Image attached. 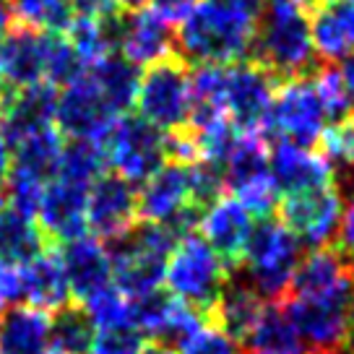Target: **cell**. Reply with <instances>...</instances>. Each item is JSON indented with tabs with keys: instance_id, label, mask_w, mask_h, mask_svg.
<instances>
[{
	"instance_id": "cell-17",
	"label": "cell",
	"mask_w": 354,
	"mask_h": 354,
	"mask_svg": "<svg viewBox=\"0 0 354 354\" xmlns=\"http://www.w3.org/2000/svg\"><path fill=\"white\" fill-rule=\"evenodd\" d=\"M47 34L11 26L0 37V88L19 91L44 81Z\"/></svg>"
},
{
	"instance_id": "cell-22",
	"label": "cell",
	"mask_w": 354,
	"mask_h": 354,
	"mask_svg": "<svg viewBox=\"0 0 354 354\" xmlns=\"http://www.w3.org/2000/svg\"><path fill=\"white\" fill-rule=\"evenodd\" d=\"M24 274V299H29V305L42 313H57L66 305H71V287H68L66 271L57 253L44 250L29 263L21 266Z\"/></svg>"
},
{
	"instance_id": "cell-2",
	"label": "cell",
	"mask_w": 354,
	"mask_h": 354,
	"mask_svg": "<svg viewBox=\"0 0 354 354\" xmlns=\"http://www.w3.org/2000/svg\"><path fill=\"white\" fill-rule=\"evenodd\" d=\"M308 8L299 0H263L253 39V60L279 81L297 78L313 66Z\"/></svg>"
},
{
	"instance_id": "cell-15",
	"label": "cell",
	"mask_w": 354,
	"mask_h": 354,
	"mask_svg": "<svg viewBox=\"0 0 354 354\" xmlns=\"http://www.w3.org/2000/svg\"><path fill=\"white\" fill-rule=\"evenodd\" d=\"M198 230L211 250L221 258V263L230 271H237L253 232V216L232 196H221L201 211Z\"/></svg>"
},
{
	"instance_id": "cell-49",
	"label": "cell",
	"mask_w": 354,
	"mask_h": 354,
	"mask_svg": "<svg viewBox=\"0 0 354 354\" xmlns=\"http://www.w3.org/2000/svg\"><path fill=\"white\" fill-rule=\"evenodd\" d=\"M6 209V198H3V193H0V211Z\"/></svg>"
},
{
	"instance_id": "cell-39",
	"label": "cell",
	"mask_w": 354,
	"mask_h": 354,
	"mask_svg": "<svg viewBox=\"0 0 354 354\" xmlns=\"http://www.w3.org/2000/svg\"><path fill=\"white\" fill-rule=\"evenodd\" d=\"M201 0H151V11L167 21L169 26L183 24L190 16V11L198 6Z\"/></svg>"
},
{
	"instance_id": "cell-12",
	"label": "cell",
	"mask_w": 354,
	"mask_h": 354,
	"mask_svg": "<svg viewBox=\"0 0 354 354\" xmlns=\"http://www.w3.org/2000/svg\"><path fill=\"white\" fill-rule=\"evenodd\" d=\"M91 185L71 183L63 177H53L44 185L42 201L37 209V227L44 234L47 245L71 243L86 234V201Z\"/></svg>"
},
{
	"instance_id": "cell-5",
	"label": "cell",
	"mask_w": 354,
	"mask_h": 354,
	"mask_svg": "<svg viewBox=\"0 0 354 354\" xmlns=\"http://www.w3.org/2000/svg\"><path fill=\"white\" fill-rule=\"evenodd\" d=\"M230 274L232 271L221 263V258L201 234H188L167 258L165 287L172 297L209 318L224 287L230 284Z\"/></svg>"
},
{
	"instance_id": "cell-52",
	"label": "cell",
	"mask_w": 354,
	"mask_h": 354,
	"mask_svg": "<svg viewBox=\"0 0 354 354\" xmlns=\"http://www.w3.org/2000/svg\"><path fill=\"white\" fill-rule=\"evenodd\" d=\"M47 354H57V352H47Z\"/></svg>"
},
{
	"instance_id": "cell-45",
	"label": "cell",
	"mask_w": 354,
	"mask_h": 354,
	"mask_svg": "<svg viewBox=\"0 0 354 354\" xmlns=\"http://www.w3.org/2000/svg\"><path fill=\"white\" fill-rule=\"evenodd\" d=\"M11 29V8L0 0V37Z\"/></svg>"
},
{
	"instance_id": "cell-26",
	"label": "cell",
	"mask_w": 354,
	"mask_h": 354,
	"mask_svg": "<svg viewBox=\"0 0 354 354\" xmlns=\"http://www.w3.org/2000/svg\"><path fill=\"white\" fill-rule=\"evenodd\" d=\"M88 76L94 78L102 97L107 100L118 115H125L136 104V91H138V68L128 63L122 55H107L97 66H91Z\"/></svg>"
},
{
	"instance_id": "cell-11",
	"label": "cell",
	"mask_w": 354,
	"mask_h": 354,
	"mask_svg": "<svg viewBox=\"0 0 354 354\" xmlns=\"http://www.w3.org/2000/svg\"><path fill=\"white\" fill-rule=\"evenodd\" d=\"M279 78L271 76L253 57L227 66V86H224V110L227 118L240 133H263L266 118L274 102Z\"/></svg>"
},
{
	"instance_id": "cell-9",
	"label": "cell",
	"mask_w": 354,
	"mask_h": 354,
	"mask_svg": "<svg viewBox=\"0 0 354 354\" xmlns=\"http://www.w3.org/2000/svg\"><path fill=\"white\" fill-rule=\"evenodd\" d=\"M118 120L120 115L107 104L88 73L63 86L57 94L55 122L60 136H68V141H91L104 146Z\"/></svg>"
},
{
	"instance_id": "cell-1",
	"label": "cell",
	"mask_w": 354,
	"mask_h": 354,
	"mask_svg": "<svg viewBox=\"0 0 354 354\" xmlns=\"http://www.w3.org/2000/svg\"><path fill=\"white\" fill-rule=\"evenodd\" d=\"M258 16L232 0H201L183 24H177L175 50L183 60L232 66L253 53Z\"/></svg>"
},
{
	"instance_id": "cell-37",
	"label": "cell",
	"mask_w": 354,
	"mask_h": 354,
	"mask_svg": "<svg viewBox=\"0 0 354 354\" xmlns=\"http://www.w3.org/2000/svg\"><path fill=\"white\" fill-rule=\"evenodd\" d=\"M144 346V333L136 326H115L94 331L91 354H141Z\"/></svg>"
},
{
	"instance_id": "cell-20",
	"label": "cell",
	"mask_w": 354,
	"mask_h": 354,
	"mask_svg": "<svg viewBox=\"0 0 354 354\" xmlns=\"http://www.w3.org/2000/svg\"><path fill=\"white\" fill-rule=\"evenodd\" d=\"M55 104L57 91L47 81H39V84L19 88V91H8L6 107H3V120H0L3 138L13 146L32 133L50 128L55 120Z\"/></svg>"
},
{
	"instance_id": "cell-32",
	"label": "cell",
	"mask_w": 354,
	"mask_h": 354,
	"mask_svg": "<svg viewBox=\"0 0 354 354\" xmlns=\"http://www.w3.org/2000/svg\"><path fill=\"white\" fill-rule=\"evenodd\" d=\"M84 313L94 326V331L100 328H115V326H133L131 323V297H125L120 289L107 284L97 289L94 295H88L81 302Z\"/></svg>"
},
{
	"instance_id": "cell-35",
	"label": "cell",
	"mask_w": 354,
	"mask_h": 354,
	"mask_svg": "<svg viewBox=\"0 0 354 354\" xmlns=\"http://www.w3.org/2000/svg\"><path fill=\"white\" fill-rule=\"evenodd\" d=\"M188 169H190V198H193V206L203 211L209 203L221 198V193H224L221 167L198 159V162L188 165Z\"/></svg>"
},
{
	"instance_id": "cell-10",
	"label": "cell",
	"mask_w": 354,
	"mask_h": 354,
	"mask_svg": "<svg viewBox=\"0 0 354 354\" xmlns=\"http://www.w3.org/2000/svg\"><path fill=\"white\" fill-rule=\"evenodd\" d=\"M344 214V196L336 188V183L326 188H315L308 193H295L279 203L281 224L297 237L299 243L318 250L331 248L339 234Z\"/></svg>"
},
{
	"instance_id": "cell-31",
	"label": "cell",
	"mask_w": 354,
	"mask_h": 354,
	"mask_svg": "<svg viewBox=\"0 0 354 354\" xmlns=\"http://www.w3.org/2000/svg\"><path fill=\"white\" fill-rule=\"evenodd\" d=\"M104 167H107V154H104L102 144L68 141V144H63V154H60L55 177L81 183V185H91L97 177L104 175Z\"/></svg>"
},
{
	"instance_id": "cell-41",
	"label": "cell",
	"mask_w": 354,
	"mask_h": 354,
	"mask_svg": "<svg viewBox=\"0 0 354 354\" xmlns=\"http://www.w3.org/2000/svg\"><path fill=\"white\" fill-rule=\"evenodd\" d=\"M71 8L76 16H86V19H102V16L118 13L112 0H71Z\"/></svg>"
},
{
	"instance_id": "cell-50",
	"label": "cell",
	"mask_w": 354,
	"mask_h": 354,
	"mask_svg": "<svg viewBox=\"0 0 354 354\" xmlns=\"http://www.w3.org/2000/svg\"><path fill=\"white\" fill-rule=\"evenodd\" d=\"M250 354H284V352H250Z\"/></svg>"
},
{
	"instance_id": "cell-38",
	"label": "cell",
	"mask_w": 354,
	"mask_h": 354,
	"mask_svg": "<svg viewBox=\"0 0 354 354\" xmlns=\"http://www.w3.org/2000/svg\"><path fill=\"white\" fill-rule=\"evenodd\" d=\"M183 354H243L240 352V342H234L232 336L216 328L214 323H203L198 331L193 333L190 339L180 344Z\"/></svg>"
},
{
	"instance_id": "cell-3",
	"label": "cell",
	"mask_w": 354,
	"mask_h": 354,
	"mask_svg": "<svg viewBox=\"0 0 354 354\" xmlns=\"http://www.w3.org/2000/svg\"><path fill=\"white\" fill-rule=\"evenodd\" d=\"M302 258V243L277 219H261L253 224V232L245 248L243 281L263 302L281 305L289 297L292 277Z\"/></svg>"
},
{
	"instance_id": "cell-51",
	"label": "cell",
	"mask_w": 354,
	"mask_h": 354,
	"mask_svg": "<svg viewBox=\"0 0 354 354\" xmlns=\"http://www.w3.org/2000/svg\"><path fill=\"white\" fill-rule=\"evenodd\" d=\"M346 3H352V6H354V0H346Z\"/></svg>"
},
{
	"instance_id": "cell-34",
	"label": "cell",
	"mask_w": 354,
	"mask_h": 354,
	"mask_svg": "<svg viewBox=\"0 0 354 354\" xmlns=\"http://www.w3.org/2000/svg\"><path fill=\"white\" fill-rule=\"evenodd\" d=\"M44 185L47 183H39L37 177L24 175L19 169H11V175H8L6 185H3L6 188V193H3L6 209L16 211V214H21L26 219H34L37 209H39V201H42Z\"/></svg>"
},
{
	"instance_id": "cell-42",
	"label": "cell",
	"mask_w": 354,
	"mask_h": 354,
	"mask_svg": "<svg viewBox=\"0 0 354 354\" xmlns=\"http://www.w3.org/2000/svg\"><path fill=\"white\" fill-rule=\"evenodd\" d=\"M342 73V84H344V94H346V102H349V112L354 110V55H349L344 60V66L339 68Z\"/></svg>"
},
{
	"instance_id": "cell-40",
	"label": "cell",
	"mask_w": 354,
	"mask_h": 354,
	"mask_svg": "<svg viewBox=\"0 0 354 354\" xmlns=\"http://www.w3.org/2000/svg\"><path fill=\"white\" fill-rule=\"evenodd\" d=\"M339 250H342L349 261H354V196L349 198V206L342 214V224H339Z\"/></svg>"
},
{
	"instance_id": "cell-14",
	"label": "cell",
	"mask_w": 354,
	"mask_h": 354,
	"mask_svg": "<svg viewBox=\"0 0 354 354\" xmlns=\"http://www.w3.org/2000/svg\"><path fill=\"white\" fill-rule=\"evenodd\" d=\"M268 169L277 183L279 193H308L315 188H326L336 180V169L313 146H302L295 141H277L268 149Z\"/></svg>"
},
{
	"instance_id": "cell-27",
	"label": "cell",
	"mask_w": 354,
	"mask_h": 354,
	"mask_svg": "<svg viewBox=\"0 0 354 354\" xmlns=\"http://www.w3.org/2000/svg\"><path fill=\"white\" fill-rule=\"evenodd\" d=\"M245 344L250 346V352H284V354H302V344L295 331V326L289 321L284 305L263 302V308L258 313V321L248 333Z\"/></svg>"
},
{
	"instance_id": "cell-6",
	"label": "cell",
	"mask_w": 354,
	"mask_h": 354,
	"mask_svg": "<svg viewBox=\"0 0 354 354\" xmlns=\"http://www.w3.org/2000/svg\"><path fill=\"white\" fill-rule=\"evenodd\" d=\"M136 107L138 118L151 122L156 131L172 133L185 128L190 115L188 60H183L175 53L146 68L138 78Z\"/></svg>"
},
{
	"instance_id": "cell-19",
	"label": "cell",
	"mask_w": 354,
	"mask_h": 354,
	"mask_svg": "<svg viewBox=\"0 0 354 354\" xmlns=\"http://www.w3.org/2000/svg\"><path fill=\"white\" fill-rule=\"evenodd\" d=\"M122 57L133 66H154L165 57L175 55V34L172 26L162 21L151 8L131 11L120 16V39H118Z\"/></svg>"
},
{
	"instance_id": "cell-28",
	"label": "cell",
	"mask_w": 354,
	"mask_h": 354,
	"mask_svg": "<svg viewBox=\"0 0 354 354\" xmlns=\"http://www.w3.org/2000/svg\"><path fill=\"white\" fill-rule=\"evenodd\" d=\"M47 250V240L34 219L11 209L0 211V261L24 266Z\"/></svg>"
},
{
	"instance_id": "cell-16",
	"label": "cell",
	"mask_w": 354,
	"mask_h": 354,
	"mask_svg": "<svg viewBox=\"0 0 354 354\" xmlns=\"http://www.w3.org/2000/svg\"><path fill=\"white\" fill-rule=\"evenodd\" d=\"M138 219L165 224L193 206L190 198V169L188 165L165 162L154 175L136 190Z\"/></svg>"
},
{
	"instance_id": "cell-44",
	"label": "cell",
	"mask_w": 354,
	"mask_h": 354,
	"mask_svg": "<svg viewBox=\"0 0 354 354\" xmlns=\"http://www.w3.org/2000/svg\"><path fill=\"white\" fill-rule=\"evenodd\" d=\"M146 0H112V6L118 8V11H138V8H144Z\"/></svg>"
},
{
	"instance_id": "cell-43",
	"label": "cell",
	"mask_w": 354,
	"mask_h": 354,
	"mask_svg": "<svg viewBox=\"0 0 354 354\" xmlns=\"http://www.w3.org/2000/svg\"><path fill=\"white\" fill-rule=\"evenodd\" d=\"M11 169H13V149H11V144L3 138V133H0V188L6 185Z\"/></svg>"
},
{
	"instance_id": "cell-36",
	"label": "cell",
	"mask_w": 354,
	"mask_h": 354,
	"mask_svg": "<svg viewBox=\"0 0 354 354\" xmlns=\"http://www.w3.org/2000/svg\"><path fill=\"white\" fill-rule=\"evenodd\" d=\"M315 91L323 102V110H326V118L331 120H342L349 115V102H346V94H344V84H342V73L336 66H323L315 78Z\"/></svg>"
},
{
	"instance_id": "cell-46",
	"label": "cell",
	"mask_w": 354,
	"mask_h": 354,
	"mask_svg": "<svg viewBox=\"0 0 354 354\" xmlns=\"http://www.w3.org/2000/svg\"><path fill=\"white\" fill-rule=\"evenodd\" d=\"M141 354H175V352L169 346H165V344H151V346H144Z\"/></svg>"
},
{
	"instance_id": "cell-24",
	"label": "cell",
	"mask_w": 354,
	"mask_h": 354,
	"mask_svg": "<svg viewBox=\"0 0 354 354\" xmlns=\"http://www.w3.org/2000/svg\"><path fill=\"white\" fill-rule=\"evenodd\" d=\"M261 308H263V299L258 297L243 279H234L224 287L221 297L216 299L214 310L209 313V323L221 328L227 336H232L234 342H245L253 323L258 321Z\"/></svg>"
},
{
	"instance_id": "cell-30",
	"label": "cell",
	"mask_w": 354,
	"mask_h": 354,
	"mask_svg": "<svg viewBox=\"0 0 354 354\" xmlns=\"http://www.w3.org/2000/svg\"><path fill=\"white\" fill-rule=\"evenodd\" d=\"M11 16L16 19V26L39 34H63L76 19L71 0H13Z\"/></svg>"
},
{
	"instance_id": "cell-25",
	"label": "cell",
	"mask_w": 354,
	"mask_h": 354,
	"mask_svg": "<svg viewBox=\"0 0 354 354\" xmlns=\"http://www.w3.org/2000/svg\"><path fill=\"white\" fill-rule=\"evenodd\" d=\"M13 169L37 177L39 183H50L57 175L60 154H63V136L53 125L32 133L13 144Z\"/></svg>"
},
{
	"instance_id": "cell-33",
	"label": "cell",
	"mask_w": 354,
	"mask_h": 354,
	"mask_svg": "<svg viewBox=\"0 0 354 354\" xmlns=\"http://www.w3.org/2000/svg\"><path fill=\"white\" fill-rule=\"evenodd\" d=\"M86 73L84 60L76 55L66 37L47 34V53H44V81L53 86H68Z\"/></svg>"
},
{
	"instance_id": "cell-18",
	"label": "cell",
	"mask_w": 354,
	"mask_h": 354,
	"mask_svg": "<svg viewBox=\"0 0 354 354\" xmlns=\"http://www.w3.org/2000/svg\"><path fill=\"white\" fill-rule=\"evenodd\" d=\"M57 258L66 271L71 295L78 302H84L97 289L112 284V261L107 245L102 243L100 237L81 234L71 243H63Z\"/></svg>"
},
{
	"instance_id": "cell-13",
	"label": "cell",
	"mask_w": 354,
	"mask_h": 354,
	"mask_svg": "<svg viewBox=\"0 0 354 354\" xmlns=\"http://www.w3.org/2000/svg\"><path fill=\"white\" fill-rule=\"evenodd\" d=\"M138 221L136 188L118 175H100L86 201V227L102 243L118 240Z\"/></svg>"
},
{
	"instance_id": "cell-29",
	"label": "cell",
	"mask_w": 354,
	"mask_h": 354,
	"mask_svg": "<svg viewBox=\"0 0 354 354\" xmlns=\"http://www.w3.org/2000/svg\"><path fill=\"white\" fill-rule=\"evenodd\" d=\"M94 326L81 305H66L50 315V346L57 354H91Z\"/></svg>"
},
{
	"instance_id": "cell-4",
	"label": "cell",
	"mask_w": 354,
	"mask_h": 354,
	"mask_svg": "<svg viewBox=\"0 0 354 354\" xmlns=\"http://www.w3.org/2000/svg\"><path fill=\"white\" fill-rule=\"evenodd\" d=\"M281 305L308 354H346L352 342L354 284L315 297H287Z\"/></svg>"
},
{
	"instance_id": "cell-21",
	"label": "cell",
	"mask_w": 354,
	"mask_h": 354,
	"mask_svg": "<svg viewBox=\"0 0 354 354\" xmlns=\"http://www.w3.org/2000/svg\"><path fill=\"white\" fill-rule=\"evenodd\" d=\"M313 50L323 60L354 55V6L346 0H315L308 8Z\"/></svg>"
},
{
	"instance_id": "cell-23",
	"label": "cell",
	"mask_w": 354,
	"mask_h": 354,
	"mask_svg": "<svg viewBox=\"0 0 354 354\" xmlns=\"http://www.w3.org/2000/svg\"><path fill=\"white\" fill-rule=\"evenodd\" d=\"M50 313L16 305L0 315V354H47Z\"/></svg>"
},
{
	"instance_id": "cell-7",
	"label": "cell",
	"mask_w": 354,
	"mask_h": 354,
	"mask_svg": "<svg viewBox=\"0 0 354 354\" xmlns=\"http://www.w3.org/2000/svg\"><path fill=\"white\" fill-rule=\"evenodd\" d=\"M326 110L315 84L305 76L287 78L274 91V102L266 118L263 136L277 133L284 141L313 146L326 131Z\"/></svg>"
},
{
	"instance_id": "cell-48",
	"label": "cell",
	"mask_w": 354,
	"mask_h": 354,
	"mask_svg": "<svg viewBox=\"0 0 354 354\" xmlns=\"http://www.w3.org/2000/svg\"><path fill=\"white\" fill-rule=\"evenodd\" d=\"M299 3H302V6H305V8H310V6H313V3H315V0H299Z\"/></svg>"
},
{
	"instance_id": "cell-47",
	"label": "cell",
	"mask_w": 354,
	"mask_h": 354,
	"mask_svg": "<svg viewBox=\"0 0 354 354\" xmlns=\"http://www.w3.org/2000/svg\"><path fill=\"white\" fill-rule=\"evenodd\" d=\"M3 107H6V94H3V88H0V120H3Z\"/></svg>"
},
{
	"instance_id": "cell-8",
	"label": "cell",
	"mask_w": 354,
	"mask_h": 354,
	"mask_svg": "<svg viewBox=\"0 0 354 354\" xmlns=\"http://www.w3.org/2000/svg\"><path fill=\"white\" fill-rule=\"evenodd\" d=\"M107 165L115 169V175L125 183H141L144 185L159 167L167 162L165 133L156 131L144 118L125 115L115 122L110 138L104 144Z\"/></svg>"
}]
</instances>
